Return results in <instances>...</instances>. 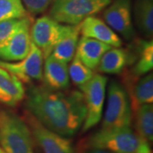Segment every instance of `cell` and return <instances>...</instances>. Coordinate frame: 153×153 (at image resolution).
<instances>
[{
  "instance_id": "d4e9b609",
  "label": "cell",
  "mask_w": 153,
  "mask_h": 153,
  "mask_svg": "<svg viewBox=\"0 0 153 153\" xmlns=\"http://www.w3.org/2000/svg\"><path fill=\"white\" fill-rule=\"evenodd\" d=\"M54 0H22L27 12L32 15H39L44 13Z\"/></svg>"
},
{
  "instance_id": "484cf974",
  "label": "cell",
  "mask_w": 153,
  "mask_h": 153,
  "mask_svg": "<svg viewBox=\"0 0 153 153\" xmlns=\"http://www.w3.org/2000/svg\"><path fill=\"white\" fill-rule=\"evenodd\" d=\"M81 153H113L109 151H106L104 149H100V148L95 147H88V146H85L83 149L82 152Z\"/></svg>"
},
{
  "instance_id": "9c48e42d",
  "label": "cell",
  "mask_w": 153,
  "mask_h": 153,
  "mask_svg": "<svg viewBox=\"0 0 153 153\" xmlns=\"http://www.w3.org/2000/svg\"><path fill=\"white\" fill-rule=\"evenodd\" d=\"M105 22L115 33L127 40L134 36V27L132 20L131 0H114L105 8Z\"/></svg>"
},
{
  "instance_id": "8fae6325",
  "label": "cell",
  "mask_w": 153,
  "mask_h": 153,
  "mask_svg": "<svg viewBox=\"0 0 153 153\" xmlns=\"http://www.w3.org/2000/svg\"><path fill=\"white\" fill-rule=\"evenodd\" d=\"M30 24V20L27 17L22 26L0 44V60L19 61L28 55L32 45Z\"/></svg>"
},
{
  "instance_id": "cb8c5ba5",
  "label": "cell",
  "mask_w": 153,
  "mask_h": 153,
  "mask_svg": "<svg viewBox=\"0 0 153 153\" xmlns=\"http://www.w3.org/2000/svg\"><path fill=\"white\" fill-rule=\"evenodd\" d=\"M27 17L21 19H11L0 23V44L16 32L26 20Z\"/></svg>"
},
{
  "instance_id": "7c38bea8",
  "label": "cell",
  "mask_w": 153,
  "mask_h": 153,
  "mask_svg": "<svg viewBox=\"0 0 153 153\" xmlns=\"http://www.w3.org/2000/svg\"><path fill=\"white\" fill-rule=\"evenodd\" d=\"M79 29L82 37L93 38L112 48L122 46V40L118 34L115 33L104 21L94 16L84 19L79 24Z\"/></svg>"
},
{
  "instance_id": "d6986e66",
  "label": "cell",
  "mask_w": 153,
  "mask_h": 153,
  "mask_svg": "<svg viewBox=\"0 0 153 153\" xmlns=\"http://www.w3.org/2000/svg\"><path fill=\"white\" fill-rule=\"evenodd\" d=\"M137 134L148 143L153 140V106L152 104L140 105L135 112Z\"/></svg>"
},
{
  "instance_id": "603a6c76",
  "label": "cell",
  "mask_w": 153,
  "mask_h": 153,
  "mask_svg": "<svg viewBox=\"0 0 153 153\" xmlns=\"http://www.w3.org/2000/svg\"><path fill=\"white\" fill-rule=\"evenodd\" d=\"M68 71L70 79L78 87L88 82L94 74L93 70L85 66L76 54L71 60V65L68 67Z\"/></svg>"
},
{
  "instance_id": "7402d4cb",
  "label": "cell",
  "mask_w": 153,
  "mask_h": 153,
  "mask_svg": "<svg viewBox=\"0 0 153 153\" xmlns=\"http://www.w3.org/2000/svg\"><path fill=\"white\" fill-rule=\"evenodd\" d=\"M24 17H27V11L22 0H0V23Z\"/></svg>"
},
{
  "instance_id": "4fadbf2b",
  "label": "cell",
  "mask_w": 153,
  "mask_h": 153,
  "mask_svg": "<svg viewBox=\"0 0 153 153\" xmlns=\"http://www.w3.org/2000/svg\"><path fill=\"white\" fill-rule=\"evenodd\" d=\"M44 85L54 90H65L69 86L70 76L67 63L57 60L52 55L44 59L43 66Z\"/></svg>"
},
{
  "instance_id": "7a4b0ae2",
  "label": "cell",
  "mask_w": 153,
  "mask_h": 153,
  "mask_svg": "<svg viewBox=\"0 0 153 153\" xmlns=\"http://www.w3.org/2000/svg\"><path fill=\"white\" fill-rule=\"evenodd\" d=\"M86 146L113 153H152L149 143L130 127L100 128L88 138Z\"/></svg>"
},
{
  "instance_id": "e0dca14e",
  "label": "cell",
  "mask_w": 153,
  "mask_h": 153,
  "mask_svg": "<svg viewBox=\"0 0 153 153\" xmlns=\"http://www.w3.org/2000/svg\"><path fill=\"white\" fill-rule=\"evenodd\" d=\"M134 20L137 28L145 37L150 38L153 34V0H135Z\"/></svg>"
},
{
  "instance_id": "277c9868",
  "label": "cell",
  "mask_w": 153,
  "mask_h": 153,
  "mask_svg": "<svg viewBox=\"0 0 153 153\" xmlns=\"http://www.w3.org/2000/svg\"><path fill=\"white\" fill-rule=\"evenodd\" d=\"M111 0H54L49 16L62 24L79 25L110 4Z\"/></svg>"
},
{
  "instance_id": "ffe728a7",
  "label": "cell",
  "mask_w": 153,
  "mask_h": 153,
  "mask_svg": "<svg viewBox=\"0 0 153 153\" xmlns=\"http://www.w3.org/2000/svg\"><path fill=\"white\" fill-rule=\"evenodd\" d=\"M153 67V42L143 40L139 44L138 58L133 67V73L136 76H142L149 73Z\"/></svg>"
},
{
  "instance_id": "2e32d148",
  "label": "cell",
  "mask_w": 153,
  "mask_h": 153,
  "mask_svg": "<svg viewBox=\"0 0 153 153\" xmlns=\"http://www.w3.org/2000/svg\"><path fill=\"white\" fill-rule=\"evenodd\" d=\"M128 50L119 48H111L102 56L97 66L100 72L106 74H120L133 59Z\"/></svg>"
},
{
  "instance_id": "9a60e30c",
  "label": "cell",
  "mask_w": 153,
  "mask_h": 153,
  "mask_svg": "<svg viewBox=\"0 0 153 153\" xmlns=\"http://www.w3.org/2000/svg\"><path fill=\"white\" fill-rule=\"evenodd\" d=\"M111 48L112 47L95 39L82 37L78 40L76 55L85 66L94 70L105 53Z\"/></svg>"
},
{
  "instance_id": "3957f363",
  "label": "cell",
  "mask_w": 153,
  "mask_h": 153,
  "mask_svg": "<svg viewBox=\"0 0 153 153\" xmlns=\"http://www.w3.org/2000/svg\"><path fill=\"white\" fill-rule=\"evenodd\" d=\"M0 146L6 153H35L27 123L7 110H0Z\"/></svg>"
},
{
  "instance_id": "52a82bcc",
  "label": "cell",
  "mask_w": 153,
  "mask_h": 153,
  "mask_svg": "<svg viewBox=\"0 0 153 153\" xmlns=\"http://www.w3.org/2000/svg\"><path fill=\"white\" fill-rule=\"evenodd\" d=\"M75 26L62 24L47 16L40 17L30 29L32 42L42 52L45 59L51 55L55 45L71 33Z\"/></svg>"
},
{
  "instance_id": "5bb4252c",
  "label": "cell",
  "mask_w": 153,
  "mask_h": 153,
  "mask_svg": "<svg viewBox=\"0 0 153 153\" xmlns=\"http://www.w3.org/2000/svg\"><path fill=\"white\" fill-rule=\"evenodd\" d=\"M26 89L20 80L0 67V103L15 106L25 98Z\"/></svg>"
},
{
  "instance_id": "ba28073f",
  "label": "cell",
  "mask_w": 153,
  "mask_h": 153,
  "mask_svg": "<svg viewBox=\"0 0 153 153\" xmlns=\"http://www.w3.org/2000/svg\"><path fill=\"white\" fill-rule=\"evenodd\" d=\"M44 56L38 47L32 42L28 55L22 60L14 62L0 60V67L9 71L23 83L43 79Z\"/></svg>"
},
{
  "instance_id": "6da1fadb",
  "label": "cell",
  "mask_w": 153,
  "mask_h": 153,
  "mask_svg": "<svg viewBox=\"0 0 153 153\" xmlns=\"http://www.w3.org/2000/svg\"><path fill=\"white\" fill-rule=\"evenodd\" d=\"M24 99L28 113L61 136H73L82 128L86 107L80 91L62 92L45 85L32 86Z\"/></svg>"
},
{
  "instance_id": "44dd1931",
  "label": "cell",
  "mask_w": 153,
  "mask_h": 153,
  "mask_svg": "<svg viewBox=\"0 0 153 153\" xmlns=\"http://www.w3.org/2000/svg\"><path fill=\"white\" fill-rule=\"evenodd\" d=\"M133 100L137 106L140 105L152 104L153 75L152 72L142 76L136 82L133 90Z\"/></svg>"
},
{
  "instance_id": "ac0fdd59",
  "label": "cell",
  "mask_w": 153,
  "mask_h": 153,
  "mask_svg": "<svg viewBox=\"0 0 153 153\" xmlns=\"http://www.w3.org/2000/svg\"><path fill=\"white\" fill-rule=\"evenodd\" d=\"M79 25H76L71 33L66 35L55 45L51 55L57 60L65 63L71 62L76 54V47L79 40Z\"/></svg>"
},
{
  "instance_id": "5b68a950",
  "label": "cell",
  "mask_w": 153,
  "mask_h": 153,
  "mask_svg": "<svg viewBox=\"0 0 153 153\" xmlns=\"http://www.w3.org/2000/svg\"><path fill=\"white\" fill-rule=\"evenodd\" d=\"M132 108L128 92L119 82L111 81L107 90V101L101 128L130 127Z\"/></svg>"
},
{
  "instance_id": "4316f807",
  "label": "cell",
  "mask_w": 153,
  "mask_h": 153,
  "mask_svg": "<svg viewBox=\"0 0 153 153\" xmlns=\"http://www.w3.org/2000/svg\"><path fill=\"white\" fill-rule=\"evenodd\" d=\"M0 153H6L5 152H4L3 149H2V147H1V146H0Z\"/></svg>"
},
{
  "instance_id": "8992f818",
  "label": "cell",
  "mask_w": 153,
  "mask_h": 153,
  "mask_svg": "<svg viewBox=\"0 0 153 153\" xmlns=\"http://www.w3.org/2000/svg\"><path fill=\"white\" fill-rule=\"evenodd\" d=\"M106 84V76L94 73L88 82L79 87L86 107V117L82 126V132L90 130L101 120Z\"/></svg>"
},
{
  "instance_id": "30bf717a",
  "label": "cell",
  "mask_w": 153,
  "mask_h": 153,
  "mask_svg": "<svg viewBox=\"0 0 153 153\" xmlns=\"http://www.w3.org/2000/svg\"><path fill=\"white\" fill-rule=\"evenodd\" d=\"M26 123L44 153H76L70 140L48 129L28 112Z\"/></svg>"
}]
</instances>
